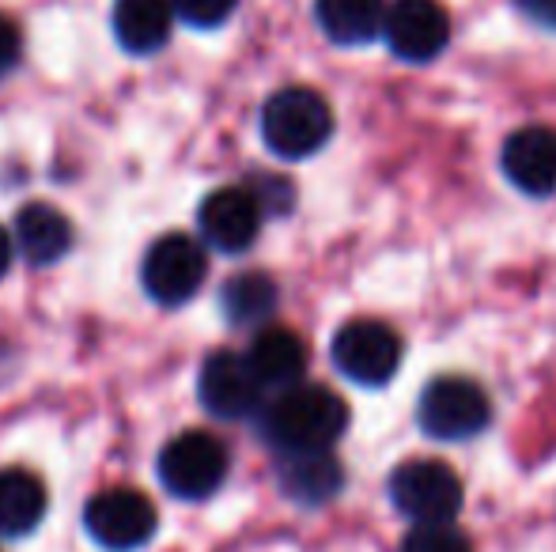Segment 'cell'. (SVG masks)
Here are the masks:
<instances>
[{"instance_id": "8992f818", "label": "cell", "mask_w": 556, "mask_h": 552, "mask_svg": "<svg viewBox=\"0 0 556 552\" xmlns=\"http://www.w3.org/2000/svg\"><path fill=\"white\" fill-rule=\"evenodd\" d=\"M208 273L205 246L190 235H163L148 246L140 261V284L160 307H182L186 299L201 292Z\"/></svg>"}, {"instance_id": "52a82bcc", "label": "cell", "mask_w": 556, "mask_h": 552, "mask_svg": "<svg viewBox=\"0 0 556 552\" xmlns=\"http://www.w3.org/2000/svg\"><path fill=\"white\" fill-rule=\"evenodd\" d=\"M333 368L359 386H382L394 378L402 363V337L387 322L352 318L333 337Z\"/></svg>"}, {"instance_id": "8fae6325", "label": "cell", "mask_w": 556, "mask_h": 552, "mask_svg": "<svg viewBox=\"0 0 556 552\" xmlns=\"http://www.w3.org/2000/svg\"><path fill=\"white\" fill-rule=\"evenodd\" d=\"M262 201L254 190H242V185H224V190L208 193L198 208V228L205 246L220 254H242L262 231Z\"/></svg>"}, {"instance_id": "2e32d148", "label": "cell", "mask_w": 556, "mask_h": 552, "mask_svg": "<svg viewBox=\"0 0 556 552\" xmlns=\"http://www.w3.org/2000/svg\"><path fill=\"white\" fill-rule=\"evenodd\" d=\"M46 508H50V496L35 473L0 470V534L4 538H23V534L38 530Z\"/></svg>"}, {"instance_id": "9a60e30c", "label": "cell", "mask_w": 556, "mask_h": 552, "mask_svg": "<svg viewBox=\"0 0 556 552\" xmlns=\"http://www.w3.org/2000/svg\"><path fill=\"white\" fill-rule=\"evenodd\" d=\"M170 23H175L170 0H114V38L122 42V50L137 53V57H148L167 46Z\"/></svg>"}, {"instance_id": "e0dca14e", "label": "cell", "mask_w": 556, "mask_h": 552, "mask_svg": "<svg viewBox=\"0 0 556 552\" xmlns=\"http://www.w3.org/2000/svg\"><path fill=\"white\" fill-rule=\"evenodd\" d=\"M387 8V0H315V20L333 42L364 46L382 35Z\"/></svg>"}, {"instance_id": "cb8c5ba5", "label": "cell", "mask_w": 556, "mask_h": 552, "mask_svg": "<svg viewBox=\"0 0 556 552\" xmlns=\"http://www.w3.org/2000/svg\"><path fill=\"white\" fill-rule=\"evenodd\" d=\"M12 251H15V239L0 228V277L8 273V266H12Z\"/></svg>"}, {"instance_id": "44dd1931", "label": "cell", "mask_w": 556, "mask_h": 552, "mask_svg": "<svg viewBox=\"0 0 556 552\" xmlns=\"http://www.w3.org/2000/svg\"><path fill=\"white\" fill-rule=\"evenodd\" d=\"M170 4H175V15L182 23H190L198 30H213L231 20L239 0H170Z\"/></svg>"}, {"instance_id": "4fadbf2b", "label": "cell", "mask_w": 556, "mask_h": 552, "mask_svg": "<svg viewBox=\"0 0 556 552\" xmlns=\"http://www.w3.org/2000/svg\"><path fill=\"white\" fill-rule=\"evenodd\" d=\"M15 251L30 261V266H53L68 254L73 246V223L61 208L46 205V201H30L15 213Z\"/></svg>"}, {"instance_id": "9c48e42d", "label": "cell", "mask_w": 556, "mask_h": 552, "mask_svg": "<svg viewBox=\"0 0 556 552\" xmlns=\"http://www.w3.org/2000/svg\"><path fill=\"white\" fill-rule=\"evenodd\" d=\"M382 38L402 61L428 65L451 42V15L440 0H390Z\"/></svg>"}, {"instance_id": "7a4b0ae2", "label": "cell", "mask_w": 556, "mask_h": 552, "mask_svg": "<svg viewBox=\"0 0 556 552\" xmlns=\"http://www.w3.org/2000/svg\"><path fill=\"white\" fill-rule=\"evenodd\" d=\"M333 137V111L315 88H285L262 106V140L280 159H307Z\"/></svg>"}, {"instance_id": "ba28073f", "label": "cell", "mask_w": 556, "mask_h": 552, "mask_svg": "<svg viewBox=\"0 0 556 552\" xmlns=\"http://www.w3.org/2000/svg\"><path fill=\"white\" fill-rule=\"evenodd\" d=\"M84 526L96 545L132 552L155 538V508L137 488H103L84 508Z\"/></svg>"}, {"instance_id": "ac0fdd59", "label": "cell", "mask_w": 556, "mask_h": 552, "mask_svg": "<svg viewBox=\"0 0 556 552\" xmlns=\"http://www.w3.org/2000/svg\"><path fill=\"white\" fill-rule=\"evenodd\" d=\"M344 480V470L337 465L330 450L318 454H285L280 462V488L300 503H326L337 496Z\"/></svg>"}, {"instance_id": "7c38bea8", "label": "cell", "mask_w": 556, "mask_h": 552, "mask_svg": "<svg viewBox=\"0 0 556 552\" xmlns=\"http://www.w3.org/2000/svg\"><path fill=\"white\" fill-rule=\"evenodd\" d=\"M504 178L519 193L530 197H549L556 190V129L549 126H522L507 137L500 152Z\"/></svg>"}, {"instance_id": "30bf717a", "label": "cell", "mask_w": 556, "mask_h": 552, "mask_svg": "<svg viewBox=\"0 0 556 552\" xmlns=\"http://www.w3.org/2000/svg\"><path fill=\"white\" fill-rule=\"evenodd\" d=\"M262 394H265V386H262V378L254 375L247 356L220 348V352H213L201 363L198 398L213 416L242 420V416L257 413V409H262Z\"/></svg>"}, {"instance_id": "7402d4cb", "label": "cell", "mask_w": 556, "mask_h": 552, "mask_svg": "<svg viewBox=\"0 0 556 552\" xmlns=\"http://www.w3.org/2000/svg\"><path fill=\"white\" fill-rule=\"evenodd\" d=\"M20 27L8 15H0V76H8L20 61Z\"/></svg>"}, {"instance_id": "ffe728a7", "label": "cell", "mask_w": 556, "mask_h": 552, "mask_svg": "<svg viewBox=\"0 0 556 552\" xmlns=\"http://www.w3.org/2000/svg\"><path fill=\"white\" fill-rule=\"evenodd\" d=\"M402 552H473L454 523H417L402 541Z\"/></svg>"}, {"instance_id": "5bb4252c", "label": "cell", "mask_w": 556, "mask_h": 552, "mask_svg": "<svg viewBox=\"0 0 556 552\" xmlns=\"http://www.w3.org/2000/svg\"><path fill=\"white\" fill-rule=\"evenodd\" d=\"M247 360L254 368V375L262 378V386H288L303 383V371H307V345H303L300 333L285 330V325H269L262 330L247 348Z\"/></svg>"}, {"instance_id": "3957f363", "label": "cell", "mask_w": 556, "mask_h": 552, "mask_svg": "<svg viewBox=\"0 0 556 552\" xmlns=\"http://www.w3.org/2000/svg\"><path fill=\"white\" fill-rule=\"evenodd\" d=\"M417 420L432 439H443V442L473 439L492 420L489 394L466 375H440L420 394Z\"/></svg>"}, {"instance_id": "6da1fadb", "label": "cell", "mask_w": 556, "mask_h": 552, "mask_svg": "<svg viewBox=\"0 0 556 552\" xmlns=\"http://www.w3.org/2000/svg\"><path fill=\"white\" fill-rule=\"evenodd\" d=\"M349 427V406L318 383H300L280 390L265 406L262 432L280 454H318L330 450Z\"/></svg>"}, {"instance_id": "603a6c76", "label": "cell", "mask_w": 556, "mask_h": 552, "mask_svg": "<svg viewBox=\"0 0 556 552\" xmlns=\"http://www.w3.org/2000/svg\"><path fill=\"white\" fill-rule=\"evenodd\" d=\"M515 8L538 27L556 30V0H515Z\"/></svg>"}, {"instance_id": "277c9868", "label": "cell", "mask_w": 556, "mask_h": 552, "mask_svg": "<svg viewBox=\"0 0 556 552\" xmlns=\"http://www.w3.org/2000/svg\"><path fill=\"white\" fill-rule=\"evenodd\" d=\"M390 500L413 523H451L466 503V492L446 462L413 458L390 473Z\"/></svg>"}, {"instance_id": "5b68a950", "label": "cell", "mask_w": 556, "mask_h": 552, "mask_svg": "<svg viewBox=\"0 0 556 552\" xmlns=\"http://www.w3.org/2000/svg\"><path fill=\"white\" fill-rule=\"evenodd\" d=\"M160 480L178 500H208L227 477V447L208 432H182L160 450Z\"/></svg>"}, {"instance_id": "d6986e66", "label": "cell", "mask_w": 556, "mask_h": 552, "mask_svg": "<svg viewBox=\"0 0 556 552\" xmlns=\"http://www.w3.org/2000/svg\"><path fill=\"white\" fill-rule=\"evenodd\" d=\"M220 307L231 325H257L277 310V284L265 273H239L224 284Z\"/></svg>"}]
</instances>
